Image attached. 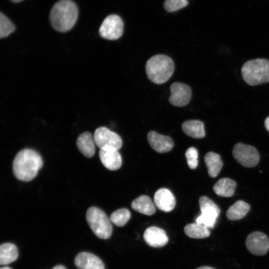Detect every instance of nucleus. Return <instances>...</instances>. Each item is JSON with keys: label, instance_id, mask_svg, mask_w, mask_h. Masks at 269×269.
<instances>
[{"label": "nucleus", "instance_id": "nucleus-1", "mask_svg": "<svg viewBox=\"0 0 269 269\" xmlns=\"http://www.w3.org/2000/svg\"><path fill=\"white\" fill-rule=\"evenodd\" d=\"M42 165V157L37 151L25 148L15 155L12 163V170L18 179L29 181L35 177Z\"/></svg>", "mask_w": 269, "mask_h": 269}, {"label": "nucleus", "instance_id": "nucleus-2", "mask_svg": "<svg viewBox=\"0 0 269 269\" xmlns=\"http://www.w3.org/2000/svg\"><path fill=\"white\" fill-rule=\"evenodd\" d=\"M78 15V7L73 1L71 0H60L52 8L50 21L55 30L65 32L74 26Z\"/></svg>", "mask_w": 269, "mask_h": 269}, {"label": "nucleus", "instance_id": "nucleus-3", "mask_svg": "<svg viewBox=\"0 0 269 269\" xmlns=\"http://www.w3.org/2000/svg\"><path fill=\"white\" fill-rule=\"evenodd\" d=\"M174 64L169 56L157 54L150 58L145 65L148 78L153 83L161 84L166 82L172 75Z\"/></svg>", "mask_w": 269, "mask_h": 269}, {"label": "nucleus", "instance_id": "nucleus-4", "mask_svg": "<svg viewBox=\"0 0 269 269\" xmlns=\"http://www.w3.org/2000/svg\"><path fill=\"white\" fill-rule=\"evenodd\" d=\"M241 74L250 86L269 82V60L257 58L246 62L241 68Z\"/></svg>", "mask_w": 269, "mask_h": 269}, {"label": "nucleus", "instance_id": "nucleus-5", "mask_svg": "<svg viewBox=\"0 0 269 269\" xmlns=\"http://www.w3.org/2000/svg\"><path fill=\"white\" fill-rule=\"evenodd\" d=\"M86 220L91 230L99 238L109 239L113 232L110 219L101 209L91 207L87 211Z\"/></svg>", "mask_w": 269, "mask_h": 269}, {"label": "nucleus", "instance_id": "nucleus-6", "mask_svg": "<svg viewBox=\"0 0 269 269\" xmlns=\"http://www.w3.org/2000/svg\"><path fill=\"white\" fill-rule=\"evenodd\" d=\"M199 203L201 214L196 218V223L203 224L208 228H213L220 213V208L206 196H201Z\"/></svg>", "mask_w": 269, "mask_h": 269}, {"label": "nucleus", "instance_id": "nucleus-7", "mask_svg": "<svg viewBox=\"0 0 269 269\" xmlns=\"http://www.w3.org/2000/svg\"><path fill=\"white\" fill-rule=\"evenodd\" d=\"M93 136L96 145L101 149L119 150L123 144L120 135L105 127L98 128Z\"/></svg>", "mask_w": 269, "mask_h": 269}, {"label": "nucleus", "instance_id": "nucleus-8", "mask_svg": "<svg viewBox=\"0 0 269 269\" xmlns=\"http://www.w3.org/2000/svg\"><path fill=\"white\" fill-rule=\"evenodd\" d=\"M232 153L237 161L246 167L255 166L260 160L259 153L256 148L243 143L236 144Z\"/></svg>", "mask_w": 269, "mask_h": 269}, {"label": "nucleus", "instance_id": "nucleus-9", "mask_svg": "<svg viewBox=\"0 0 269 269\" xmlns=\"http://www.w3.org/2000/svg\"><path fill=\"white\" fill-rule=\"evenodd\" d=\"M124 30V23L118 15L111 14L103 20L99 28V34L105 39L117 40L121 37Z\"/></svg>", "mask_w": 269, "mask_h": 269}, {"label": "nucleus", "instance_id": "nucleus-10", "mask_svg": "<svg viewBox=\"0 0 269 269\" xmlns=\"http://www.w3.org/2000/svg\"><path fill=\"white\" fill-rule=\"evenodd\" d=\"M248 250L253 255L263 256L269 250V239L264 233L256 231L250 233L246 240Z\"/></svg>", "mask_w": 269, "mask_h": 269}, {"label": "nucleus", "instance_id": "nucleus-11", "mask_svg": "<svg viewBox=\"0 0 269 269\" xmlns=\"http://www.w3.org/2000/svg\"><path fill=\"white\" fill-rule=\"evenodd\" d=\"M169 103L176 107H183L187 105L191 98L192 91L186 84L174 82L170 87Z\"/></svg>", "mask_w": 269, "mask_h": 269}, {"label": "nucleus", "instance_id": "nucleus-12", "mask_svg": "<svg viewBox=\"0 0 269 269\" xmlns=\"http://www.w3.org/2000/svg\"><path fill=\"white\" fill-rule=\"evenodd\" d=\"M147 138L150 146L159 153L168 152L174 146V142L171 138L160 134L155 131L149 132Z\"/></svg>", "mask_w": 269, "mask_h": 269}, {"label": "nucleus", "instance_id": "nucleus-13", "mask_svg": "<svg viewBox=\"0 0 269 269\" xmlns=\"http://www.w3.org/2000/svg\"><path fill=\"white\" fill-rule=\"evenodd\" d=\"M74 264L79 269H105L102 261L89 252H80L74 259Z\"/></svg>", "mask_w": 269, "mask_h": 269}, {"label": "nucleus", "instance_id": "nucleus-14", "mask_svg": "<svg viewBox=\"0 0 269 269\" xmlns=\"http://www.w3.org/2000/svg\"><path fill=\"white\" fill-rule=\"evenodd\" d=\"M143 239L147 244L154 248L162 247L168 241V238L165 231L155 226L148 227L145 230L143 234Z\"/></svg>", "mask_w": 269, "mask_h": 269}, {"label": "nucleus", "instance_id": "nucleus-15", "mask_svg": "<svg viewBox=\"0 0 269 269\" xmlns=\"http://www.w3.org/2000/svg\"><path fill=\"white\" fill-rule=\"evenodd\" d=\"M154 202L159 210L165 212L171 211L176 204L174 196L166 188H160L155 192Z\"/></svg>", "mask_w": 269, "mask_h": 269}, {"label": "nucleus", "instance_id": "nucleus-16", "mask_svg": "<svg viewBox=\"0 0 269 269\" xmlns=\"http://www.w3.org/2000/svg\"><path fill=\"white\" fill-rule=\"evenodd\" d=\"M99 155L101 162L108 169L116 170L122 165V157L118 150L100 149Z\"/></svg>", "mask_w": 269, "mask_h": 269}, {"label": "nucleus", "instance_id": "nucleus-17", "mask_svg": "<svg viewBox=\"0 0 269 269\" xmlns=\"http://www.w3.org/2000/svg\"><path fill=\"white\" fill-rule=\"evenodd\" d=\"M79 150L86 157H92L95 153V142L94 136L89 132L81 134L76 140Z\"/></svg>", "mask_w": 269, "mask_h": 269}, {"label": "nucleus", "instance_id": "nucleus-18", "mask_svg": "<svg viewBox=\"0 0 269 269\" xmlns=\"http://www.w3.org/2000/svg\"><path fill=\"white\" fill-rule=\"evenodd\" d=\"M132 208L140 213L146 215H152L155 212L154 203L146 195H141L133 201Z\"/></svg>", "mask_w": 269, "mask_h": 269}, {"label": "nucleus", "instance_id": "nucleus-19", "mask_svg": "<svg viewBox=\"0 0 269 269\" xmlns=\"http://www.w3.org/2000/svg\"><path fill=\"white\" fill-rule=\"evenodd\" d=\"M183 132L189 136L195 138H201L205 136L204 126L199 120H188L182 125Z\"/></svg>", "mask_w": 269, "mask_h": 269}, {"label": "nucleus", "instance_id": "nucleus-20", "mask_svg": "<svg viewBox=\"0 0 269 269\" xmlns=\"http://www.w3.org/2000/svg\"><path fill=\"white\" fill-rule=\"evenodd\" d=\"M236 183L229 178L219 179L214 185L213 190L218 196L229 197L232 196L235 192Z\"/></svg>", "mask_w": 269, "mask_h": 269}, {"label": "nucleus", "instance_id": "nucleus-21", "mask_svg": "<svg viewBox=\"0 0 269 269\" xmlns=\"http://www.w3.org/2000/svg\"><path fill=\"white\" fill-rule=\"evenodd\" d=\"M18 256L17 247L12 243H4L0 246V264L6 265L15 261Z\"/></svg>", "mask_w": 269, "mask_h": 269}, {"label": "nucleus", "instance_id": "nucleus-22", "mask_svg": "<svg viewBox=\"0 0 269 269\" xmlns=\"http://www.w3.org/2000/svg\"><path fill=\"white\" fill-rule=\"evenodd\" d=\"M204 161L209 175L212 178L216 177L223 165L220 156L214 152H208L204 156Z\"/></svg>", "mask_w": 269, "mask_h": 269}, {"label": "nucleus", "instance_id": "nucleus-23", "mask_svg": "<svg viewBox=\"0 0 269 269\" xmlns=\"http://www.w3.org/2000/svg\"><path fill=\"white\" fill-rule=\"evenodd\" d=\"M250 209V206L247 203L238 200L231 205L226 213L227 217L230 220H239L244 218Z\"/></svg>", "mask_w": 269, "mask_h": 269}, {"label": "nucleus", "instance_id": "nucleus-24", "mask_svg": "<svg viewBox=\"0 0 269 269\" xmlns=\"http://www.w3.org/2000/svg\"><path fill=\"white\" fill-rule=\"evenodd\" d=\"M184 231L187 236L195 239L205 238L210 235L208 228L198 223L186 225L184 227Z\"/></svg>", "mask_w": 269, "mask_h": 269}, {"label": "nucleus", "instance_id": "nucleus-25", "mask_svg": "<svg viewBox=\"0 0 269 269\" xmlns=\"http://www.w3.org/2000/svg\"><path fill=\"white\" fill-rule=\"evenodd\" d=\"M131 217L130 211L126 208L119 209L113 212L110 217L111 221L118 227L125 226Z\"/></svg>", "mask_w": 269, "mask_h": 269}, {"label": "nucleus", "instance_id": "nucleus-26", "mask_svg": "<svg viewBox=\"0 0 269 269\" xmlns=\"http://www.w3.org/2000/svg\"><path fill=\"white\" fill-rule=\"evenodd\" d=\"M15 29L12 22L3 13L0 14V37L3 38L7 37Z\"/></svg>", "mask_w": 269, "mask_h": 269}, {"label": "nucleus", "instance_id": "nucleus-27", "mask_svg": "<svg viewBox=\"0 0 269 269\" xmlns=\"http://www.w3.org/2000/svg\"><path fill=\"white\" fill-rule=\"evenodd\" d=\"M185 155L189 167L191 169H195L198 164V153L197 149L194 147L188 148L185 152Z\"/></svg>", "mask_w": 269, "mask_h": 269}, {"label": "nucleus", "instance_id": "nucleus-28", "mask_svg": "<svg viewBox=\"0 0 269 269\" xmlns=\"http://www.w3.org/2000/svg\"><path fill=\"white\" fill-rule=\"evenodd\" d=\"M188 3L187 0H165L164 7L168 12H173L185 7Z\"/></svg>", "mask_w": 269, "mask_h": 269}, {"label": "nucleus", "instance_id": "nucleus-29", "mask_svg": "<svg viewBox=\"0 0 269 269\" xmlns=\"http://www.w3.org/2000/svg\"><path fill=\"white\" fill-rule=\"evenodd\" d=\"M265 126L266 129L269 132V116L265 121Z\"/></svg>", "mask_w": 269, "mask_h": 269}, {"label": "nucleus", "instance_id": "nucleus-30", "mask_svg": "<svg viewBox=\"0 0 269 269\" xmlns=\"http://www.w3.org/2000/svg\"><path fill=\"white\" fill-rule=\"evenodd\" d=\"M52 269H67L64 266L62 265H57L54 267Z\"/></svg>", "mask_w": 269, "mask_h": 269}, {"label": "nucleus", "instance_id": "nucleus-31", "mask_svg": "<svg viewBox=\"0 0 269 269\" xmlns=\"http://www.w3.org/2000/svg\"><path fill=\"white\" fill-rule=\"evenodd\" d=\"M196 269H215L210 267H208V266H203V267H199Z\"/></svg>", "mask_w": 269, "mask_h": 269}, {"label": "nucleus", "instance_id": "nucleus-32", "mask_svg": "<svg viewBox=\"0 0 269 269\" xmlns=\"http://www.w3.org/2000/svg\"><path fill=\"white\" fill-rule=\"evenodd\" d=\"M0 269H11L10 268L8 267H4L2 268H1Z\"/></svg>", "mask_w": 269, "mask_h": 269}, {"label": "nucleus", "instance_id": "nucleus-33", "mask_svg": "<svg viewBox=\"0 0 269 269\" xmlns=\"http://www.w3.org/2000/svg\"><path fill=\"white\" fill-rule=\"evenodd\" d=\"M11 0L14 2H20L22 1L23 0Z\"/></svg>", "mask_w": 269, "mask_h": 269}]
</instances>
